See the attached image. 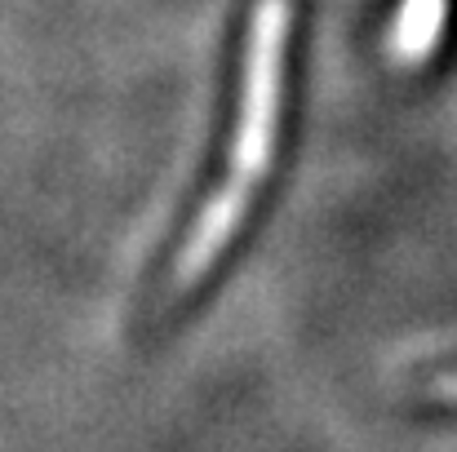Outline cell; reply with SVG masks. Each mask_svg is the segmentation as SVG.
I'll list each match as a JSON object with an SVG mask.
<instances>
[{"instance_id": "obj_3", "label": "cell", "mask_w": 457, "mask_h": 452, "mask_svg": "<svg viewBox=\"0 0 457 452\" xmlns=\"http://www.w3.org/2000/svg\"><path fill=\"white\" fill-rule=\"evenodd\" d=\"M436 390H440V395H449V399H457V373H453V377H445Z\"/></svg>"}, {"instance_id": "obj_2", "label": "cell", "mask_w": 457, "mask_h": 452, "mask_svg": "<svg viewBox=\"0 0 457 452\" xmlns=\"http://www.w3.org/2000/svg\"><path fill=\"white\" fill-rule=\"evenodd\" d=\"M449 27V0H400L395 18H391V58L400 67H418L436 53L440 36Z\"/></svg>"}, {"instance_id": "obj_1", "label": "cell", "mask_w": 457, "mask_h": 452, "mask_svg": "<svg viewBox=\"0 0 457 452\" xmlns=\"http://www.w3.org/2000/svg\"><path fill=\"white\" fill-rule=\"evenodd\" d=\"M289 22L294 4L289 0H258L249 18V40H245V71H240V111H236V134L227 155V177L200 209L195 226L187 231L178 249V284H195L218 253L231 244L240 231L258 182L271 168L276 134H280V103H285V58H289Z\"/></svg>"}]
</instances>
